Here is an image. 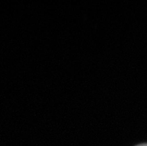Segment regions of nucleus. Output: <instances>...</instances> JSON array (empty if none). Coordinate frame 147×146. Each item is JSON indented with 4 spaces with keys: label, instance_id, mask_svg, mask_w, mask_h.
<instances>
[{
    "label": "nucleus",
    "instance_id": "1",
    "mask_svg": "<svg viewBox=\"0 0 147 146\" xmlns=\"http://www.w3.org/2000/svg\"><path fill=\"white\" fill-rule=\"evenodd\" d=\"M138 146H147V144H141V145H139Z\"/></svg>",
    "mask_w": 147,
    "mask_h": 146
}]
</instances>
